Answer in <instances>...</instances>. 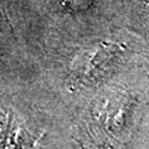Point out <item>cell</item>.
<instances>
[{"mask_svg":"<svg viewBox=\"0 0 149 149\" xmlns=\"http://www.w3.org/2000/svg\"><path fill=\"white\" fill-rule=\"evenodd\" d=\"M143 4H144V8H146V10L149 13V0H143Z\"/></svg>","mask_w":149,"mask_h":149,"instance_id":"2","label":"cell"},{"mask_svg":"<svg viewBox=\"0 0 149 149\" xmlns=\"http://www.w3.org/2000/svg\"><path fill=\"white\" fill-rule=\"evenodd\" d=\"M91 3L92 0H61V4L65 8L74 13L85 11L86 9L90 8Z\"/></svg>","mask_w":149,"mask_h":149,"instance_id":"1","label":"cell"}]
</instances>
